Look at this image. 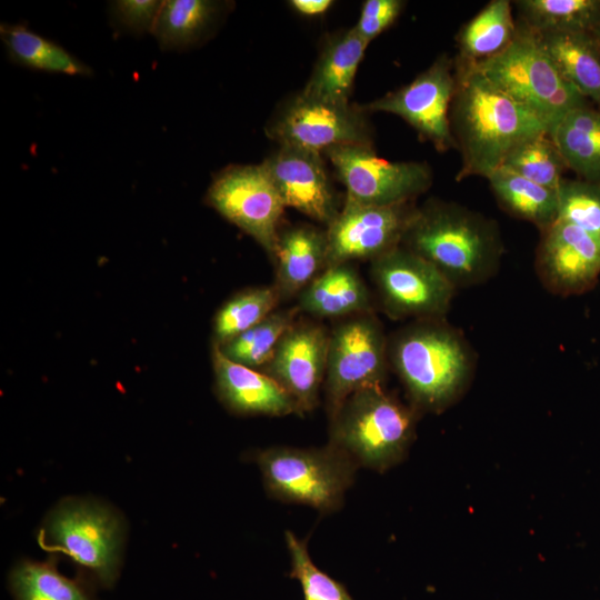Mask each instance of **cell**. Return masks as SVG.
Wrapping results in <instances>:
<instances>
[{"instance_id":"1","label":"cell","mask_w":600,"mask_h":600,"mask_svg":"<svg viewBox=\"0 0 600 600\" xmlns=\"http://www.w3.org/2000/svg\"><path fill=\"white\" fill-rule=\"evenodd\" d=\"M450 129L461 157L457 180L488 178L522 141L549 133L529 109L493 84L477 66L454 58Z\"/></svg>"},{"instance_id":"2","label":"cell","mask_w":600,"mask_h":600,"mask_svg":"<svg viewBox=\"0 0 600 600\" xmlns=\"http://www.w3.org/2000/svg\"><path fill=\"white\" fill-rule=\"evenodd\" d=\"M401 246L433 264L456 289L490 279L503 253L493 221L441 200L418 208Z\"/></svg>"},{"instance_id":"3","label":"cell","mask_w":600,"mask_h":600,"mask_svg":"<svg viewBox=\"0 0 600 600\" xmlns=\"http://www.w3.org/2000/svg\"><path fill=\"white\" fill-rule=\"evenodd\" d=\"M389 361L416 410L440 412L468 387L473 353L444 318L414 320L388 343Z\"/></svg>"},{"instance_id":"4","label":"cell","mask_w":600,"mask_h":600,"mask_svg":"<svg viewBox=\"0 0 600 600\" xmlns=\"http://www.w3.org/2000/svg\"><path fill=\"white\" fill-rule=\"evenodd\" d=\"M416 411L383 387L360 389L330 419L329 443L358 467L388 470L404 458L413 440Z\"/></svg>"},{"instance_id":"5","label":"cell","mask_w":600,"mask_h":600,"mask_svg":"<svg viewBox=\"0 0 600 600\" xmlns=\"http://www.w3.org/2000/svg\"><path fill=\"white\" fill-rule=\"evenodd\" d=\"M499 89L539 117L550 129L587 99L557 69L538 34L517 23L516 36L499 54L473 62Z\"/></svg>"},{"instance_id":"6","label":"cell","mask_w":600,"mask_h":600,"mask_svg":"<svg viewBox=\"0 0 600 600\" xmlns=\"http://www.w3.org/2000/svg\"><path fill=\"white\" fill-rule=\"evenodd\" d=\"M266 491L287 503L331 513L343 504L358 466L332 444L322 448L269 447L254 453Z\"/></svg>"},{"instance_id":"7","label":"cell","mask_w":600,"mask_h":600,"mask_svg":"<svg viewBox=\"0 0 600 600\" xmlns=\"http://www.w3.org/2000/svg\"><path fill=\"white\" fill-rule=\"evenodd\" d=\"M123 538V524L111 508L91 500L68 499L50 512L39 540L110 587L119 576Z\"/></svg>"},{"instance_id":"8","label":"cell","mask_w":600,"mask_h":600,"mask_svg":"<svg viewBox=\"0 0 600 600\" xmlns=\"http://www.w3.org/2000/svg\"><path fill=\"white\" fill-rule=\"evenodd\" d=\"M388 341L373 311L339 319L329 331L323 383L329 420L353 392L383 387Z\"/></svg>"},{"instance_id":"9","label":"cell","mask_w":600,"mask_h":600,"mask_svg":"<svg viewBox=\"0 0 600 600\" xmlns=\"http://www.w3.org/2000/svg\"><path fill=\"white\" fill-rule=\"evenodd\" d=\"M204 201L274 260L286 206L262 163L226 167L214 176Z\"/></svg>"},{"instance_id":"10","label":"cell","mask_w":600,"mask_h":600,"mask_svg":"<svg viewBox=\"0 0 600 600\" xmlns=\"http://www.w3.org/2000/svg\"><path fill=\"white\" fill-rule=\"evenodd\" d=\"M370 272L392 319L444 318L457 290L433 264L402 246L372 260Z\"/></svg>"},{"instance_id":"11","label":"cell","mask_w":600,"mask_h":600,"mask_svg":"<svg viewBox=\"0 0 600 600\" xmlns=\"http://www.w3.org/2000/svg\"><path fill=\"white\" fill-rule=\"evenodd\" d=\"M346 188V199L360 204L412 202L432 183L424 162H393L376 154L372 144L332 147L323 152Z\"/></svg>"},{"instance_id":"12","label":"cell","mask_w":600,"mask_h":600,"mask_svg":"<svg viewBox=\"0 0 600 600\" xmlns=\"http://www.w3.org/2000/svg\"><path fill=\"white\" fill-rule=\"evenodd\" d=\"M279 144L323 153L347 144H372V129L361 106L298 93L266 128Z\"/></svg>"},{"instance_id":"13","label":"cell","mask_w":600,"mask_h":600,"mask_svg":"<svg viewBox=\"0 0 600 600\" xmlns=\"http://www.w3.org/2000/svg\"><path fill=\"white\" fill-rule=\"evenodd\" d=\"M454 88V59L442 54L411 82L362 108L402 118L423 140L444 152L457 149L449 121Z\"/></svg>"},{"instance_id":"14","label":"cell","mask_w":600,"mask_h":600,"mask_svg":"<svg viewBox=\"0 0 600 600\" xmlns=\"http://www.w3.org/2000/svg\"><path fill=\"white\" fill-rule=\"evenodd\" d=\"M418 208L412 202L368 206L344 200L327 226V264L370 262L401 246Z\"/></svg>"},{"instance_id":"15","label":"cell","mask_w":600,"mask_h":600,"mask_svg":"<svg viewBox=\"0 0 600 600\" xmlns=\"http://www.w3.org/2000/svg\"><path fill=\"white\" fill-rule=\"evenodd\" d=\"M329 331L314 321L296 320L262 369L292 397L301 416L319 404L327 371Z\"/></svg>"},{"instance_id":"16","label":"cell","mask_w":600,"mask_h":600,"mask_svg":"<svg viewBox=\"0 0 600 600\" xmlns=\"http://www.w3.org/2000/svg\"><path fill=\"white\" fill-rule=\"evenodd\" d=\"M536 268L543 286L556 294L586 292L600 274V238L557 219L542 231Z\"/></svg>"},{"instance_id":"17","label":"cell","mask_w":600,"mask_h":600,"mask_svg":"<svg viewBox=\"0 0 600 600\" xmlns=\"http://www.w3.org/2000/svg\"><path fill=\"white\" fill-rule=\"evenodd\" d=\"M322 153L279 144L262 164L270 174L286 208L314 221L330 224L340 211Z\"/></svg>"},{"instance_id":"18","label":"cell","mask_w":600,"mask_h":600,"mask_svg":"<svg viewBox=\"0 0 600 600\" xmlns=\"http://www.w3.org/2000/svg\"><path fill=\"white\" fill-rule=\"evenodd\" d=\"M211 360L219 400L240 416L300 414L292 397L263 371L236 363L212 343Z\"/></svg>"},{"instance_id":"19","label":"cell","mask_w":600,"mask_h":600,"mask_svg":"<svg viewBox=\"0 0 600 600\" xmlns=\"http://www.w3.org/2000/svg\"><path fill=\"white\" fill-rule=\"evenodd\" d=\"M297 301L300 312L321 319L339 320L372 311L369 289L352 263L326 267Z\"/></svg>"},{"instance_id":"20","label":"cell","mask_w":600,"mask_h":600,"mask_svg":"<svg viewBox=\"0 0 600 600\" xmlns=\"http://www.w3.org/2000/svg\"><path fill=\"white\" fill-rule=\"evenodd\" d=\"M273 262V286L281 300L298 297L326 268V230L310 224H297L281 230Z\"/></svg>"},{"instance_id":"21","label":"cell","mask_w":600,"mask_h":600,"mask_svg":"<svg viewBox=\"0 0 600 600\" xmlns=\"http://www.w3.org/2000/svg\"><path fill=\"white\" fill-rule=\"evenodd\" d=\"M368 44L354 27L330 37L301 93L332 102H350L356 73Z\"/></svg>"},{"instance_id":"22","label":"cell","mask_w":600,"mask_h":600,"mask_svg":"<svg viewBox=\"0 0 600 600\" xmlns=\"http://www.w3.org/2000/svg\"><path fill=\"white\" fill-rule=\"evenodd\" d=\"M231 4L211 0H166L151 33L163 51L191 49L210 37Z\"/></svg>"},{"instance_id":"23","label":"cell","mask_w":600,"mask_h":600,"mask_svg":"<svg viewBox=\"0 0 600 600\" xmlns=\"http://www.w3.org/2000/svg\"><path fill=\"white\" fill-rule=\"evenodd\" d=\"M566 166L583 180L600 183V111L584 104L549 129Z\"/></svg>"},{"instance_id":"24","label":"cell","mask_w":600,"mask_h":600,"mask_svg":"<svg viewBox=\"0 0 600 600\" xmlns=\"http://www.w3.org/2000/svg\"><path fill=\"white\" fill-rule=\"evenodd\" d=\"M536 33L562 77L587 100L600 106V57L591 36L578 32Z\"/></svg>"},{"instance_id":"25","label":"cell","mask_w":600,"mask_h":600,"mask_svg":"<svg viewBox=\"0 0 600 600\" xmlns=\"http://www.w3.org/2000/svg\"><path fill=\"white\" fill-rule=\"evenodd\" d=\"M0 37L9 59L22 67L51 73L90 77L92 69L57 42L24 24L1 23Z\"/></svg>"},{"instance_id":"26","label":"cell","mask_w":600,"mask_h":600,"mask_svg":"<svg viewBox=\"0 0 600 600\" xmlns=\"http://www.w3.org/2000/svg\"><path fill=\"white\" fill-rule=\"evenodd\" d=\"M498 202L520 219L537 226L541 231L549 228L558 217V193L530 181L503 167L488 178Z\"/></svg>"},{"instance_id":"27","label":"cell","mask_w":600,"mask_h":600,"mask_svg":"<svg viewBox=\"0 0 600 600\" xmlns=\"http://www.w3.org/2000/svg\"><path fill=\"white\" fill-rule=\"evenodd\" d=\"M516 30L510 2L492 0L459 31L457 57L476 63L490 59L509 47Z\"/></svg>"},{"instance_id":"28","label":"cell","mask_w":600,"mask_h":600,"mask_svg":"<svg viewBox=\"0 0 600 600\" xmlns=\"http://www.w3.org/2000/svg\"><path fill=\"white\" fill-rule=\"evenodd\" d=\"M522 24L538 33L590 34L600 24V0L516 1Z\"/></svg>"},{"instance_id":"29","label":"cell","mask_w":600,"mask_h":600,"mask_svg":"<svg viewBox=\"0 0 600 600\" xmlns=\"http://www.w3.org/2000/svg\"><path fill=\"white\" fill-rule=\"evenodd\" d=\"M281 297L271 286L242 290L227 300L213 318L212 343L222 346L254 327L278 309Z\"/></svg>"},{"instance_id":"30","label":"cell","mask_w":600,"mask_h":600,"mask_svg":"<svg viewBox=\"0 0 600 600\" xmlns=\"http://www.w3.org/2000/svg\"><path fill=\"white\" fill-rule=\"evenodd\" d=\"M299 312L297 307L277 309L254 327L222 346H217L231 361L256 370L263 369L271 360L281 338L296 322Z\"/></svg>"},{"instance_id":"31","label":"cell","mask_w":600,"mask_h":600,"mask_svg":"<svg viewBox=\"0 0 600 600\" xmlns=\"http://www.w3.org/2000/svg\"><path fill=\"white\" fill-rule=\"evenodd\" d=\"M14 600H93L83 586L49 562L23 561L9 578Z\"/></svg>"},{"instance_id":"32","label":"cell","mask_w":600,"mask_h":600,"mask_svg":"<svg viewBox=\"0 0 600 600\" xmlns=\"http://www.w3.org/2000/svg\"><path fill=\"white\" fill-rule=\"evenodd\" d=\"M501 167L556 191L567 168L549 133L522 141L508 154Z\"/></svg>"},{"instance_id":"33","label":"cell","mask_w":600,"mask_h":600,"mask_svg":"<svg viewBox=\"0 0 600 600\" xmlns=\"http://www.w3.org/2000/svg\"><path fill=\"white\" fill-rule=\"evenodd\" d=\"M284 540L290 556V577L300 582L304 600H353L342 583L312 562L306 540L292 531H286Z\"/></svg>"},{"instance_id":"34","label":"cell","mask_w":600,"mask_h":600,"mask_svg":"<svg viewBox=\"0 0 600 600\" xmlns=\"http://www.w3.org/2000/svg\"><path fill=\"white\" fill-rule=\"evenodd\" d=\"M557 193V219L600 238V183L563 179Z\"/></svg>"},{"instance_id":"35","label":"cell","mask_w":600,"mask_h":600,"mask_svg":"<svg viewBox=\"0 0 600 600\" xmlns=\"http://www.w3.org/2000/svg\"><path fill=\"white\" fill-rule=\"evenodd\" d=\"M162 3L160 0H117L110 2V11L122 30L142 34L152 31Z\"/></svg>"},{"instance_id":"36","label":"cell","mask_w":600,"mask_h":600,"mask_svg":"<svg viewBox=\"0 0 600 600\" xmlns=\"http://www.w3.org/2000/svg\"><path fill=\"white\" fill-rule=\"evenodd\" d=\"M404 4L401 0H367L354 29L370 43L396 21Z\"/></svg>"},{"instance_id":"37","label":"cell","mask_w":600,"mask_h":600,"mask_svg":"<svg viewBox=\"0 0 600 600\" xmlns=\"http://www.w3.org/2000/svg\"><path fill=\"white\" fill-rule=\"evenodd\" d=\"M289 4L300 14L307 17L321 16L333 4L331 0H291Z\"/></svg>"},{"instance_id":"38","label":"cell","mask_w":600,"mask_h":600,"mask_svg":"<svg viewBox=\"0 0 600 600\" xmlns=\"http://www.w3.org/2000/svg\"><path fill=\"white\" fill-rule=\"evenodd\" d=\"M590 36L600 57V24L590 33Z\"/></svg>"}]
</instances>
